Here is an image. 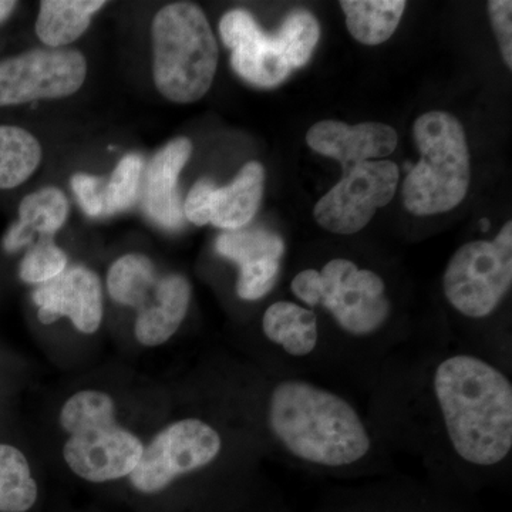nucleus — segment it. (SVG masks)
I'll return each mask as SVG.
<instances>
[{
  "mask_svg": "<svg viewBox=\"0 0 512 512\" xmlns=\"http://www.w3.org/2000/svg\"><path fill=\"white\" fill-rule=\"evenodd\" d=\"M433 392L451 448L470 466L493 467L512 450V384L487 360L448 356L437 366Z\"/></svg>",
  "mask_w": 512,
  "mask_h": 512,
  "instance_id": "nucleus-1",
  "label": "nucleus"
},
{
  "mask_svg": "<svg viewBox=\"0 0 512 512\" xmlns=\"http://www.w3.org/2000/svg\"><path fill=\"white\" fill-rule=\"evenodd\" d=\"M268 424L291 456L313 466H352L372 448L369 430L348 400L303 380L276 384Z\"/></svg>",
  "mask_w": 512,
  "mask_h": 512,
  "instance_id": "nucleus-2",
  "label": "nucleus"
},
{
  "mask_svg": "<svg viewBox=\"0 0 512 512\" xmlns=\"http://www.w3.org/2000/svg\"><path fill=\"white\" fill-rule=\"evenodd\" d=\"M151 37L154 83L161 96L191 104L210 92L220 52L200 6L190 2L164 6L154 16Z\"/></svg>",
  "mask_w": 512,
  "mask_h": 512,
  "instance_id": "nucleus-3",
  "label": "nucleus"
},
{
  "mask_svg": "<svg viewBox=\"0 0 512 512\" xmlns=\"http://www.w3.org/2000/svg\"><path fill=\"white\" fill-rule=\"evenodd\" d=\"M413 137L421 160L404 180V207L417 217L454 210L466 198L471 181L463 126L446 111H429L414 121Z\"/></svg>",
  "mask_w": 512,
  "mask_h": 512,
  "instance_id": "nucleus-4",
  "label": "nucleus"
},
{
  "mask_svg": "<svg viewBox=\"0 0 512 512\" xmlns=\"http://www.w3.org/2000/svg\"><path fill=\"white\" fill-rule=\"evenodd\" d=\"M220 35L234 72L252 86L272 89L311 60L320 26L308 10H295L275 35H266L251 13L234 9L222 16Z\"/></svg>",
  "mask_w": 512,
  "mask_h": 512,
  "instance_id": "nucleus-5",
  "label": "nucleus"
},
{
  "mask_svg": "<svg viewBox=\"0 0 512 512\" xmlns=\"http://www.w3.org/2000/svg\"><path fill=\"white\" fill-rule=\"evenodd\" d=\"M291 289L299 301L326 309L340 329L356 338L375 335L392 313L383 279L345 258L332 259L320 271L299 272Z\"/></svg>",
  "mask_w": 512,
  "mask_h": 512,
  "instance_id": "nucleus-6",
  "label": "nucleus"
},
{
  "mask_svg": "<svg viewBox=\"0 0 512 512\" xmlns=\"http://www.w3.org/2000/svg\"><path fill=\"white\" fill-rule=\"evenodd\" d=\"M512 284V224L505 222L494 241L468 242L451 256L444 272L448 303L471 319L498 308Z\"/></svg>",
  "mask_w": 512,
  "mask_h": 512,
  "instance_id": "nucleus-7",
  "label": "nucleus"
},
{
  "mask_svg": "<svg viewBox=\"0 0 512 512\" xmlns=\"http://www.w3.org/2000/svg\"><path fill=\"white\" fill-rule=\"evenodd\" d=\"M221 450L220 433L210 424L192 417L175 421L144 446L131 484L143 494L160 493L177 478L210 466Z\"/></svg>",
  "mask_w": 512,
  "mask_h": 512,
  "instance_id": "nucleus-8",
  "label": "nucleus"
},
{
  "mask_svg": "<svg viewBox=\"0 0 512 512\" xmlns=\"http://www.w3.org/2000/svg\"><path fill=\"white\" fill-rule=\"evenodd\" d=\"M64 431L69 434L64 461L77 477L90 483L130 477L143 456V441L117 423L116 409L77 421Z\"/></svg>",
  "mask_w": 512,
  "mask_h": 512,
  "instance_id": "nucleus-9",
  "label": "nucleus"
},
{
  "mask_svg": "<svg viewBox=\"0 0 512 512\" xmlns=\"http://www.w3.org/2000/svg\"><path fill=\"white\" fill-rule=\"evenodd\" d=\"M86 59L79 50L32 49L0 60V107L64 99L82 89Z\"/></svg>",
  "mask_w": 512,
  "mask_h": 512,
  "instance_id": "nucleus-10",
  "label": "nucleus"
},
{
  "mask_svg": "<svg viewBox=\"0 0 512 512\" xmlns=\"http://www.w3.org/2000/svg\"><path fill=\"white\" fill-rule=\"evenodd\" d=\"M399 167L392 161H367L350 168L313 208L320 227L339 235L362 231L379 208L393 200Z\"/></svg>",
  "mask_w": 512,
  "mask_h": 512,
  "instance_id": "nucleus-11",
  "label": "nucleus"
},
{
  "mask_svg": "<svg viewBox=\"0 0 512 512\" xmlns=\"http://www.w3.org/2000/svg\"><path fill=\"white\" fill-rule=\"evenodd\" d=\"M265 170L261 163L245 164L227 187H217L202 178L188 192L184 215L198 227H214L235 231L254 220L264 197Z\"/></svg>",
  "mask_w": 512,
  "mask_h": 512,
  "instance_id": "nucleus-12",
  "label": "nucleus"
},
{
  "mask_svg": "<svg viewBox=\"0 0 512 512\" xmlns=\"http://www.w3.org/2000/svg\"><path fill=\"white\" fill-rule=\"evenodd\" d=\"M37 316L45 325L72 320L74 328L93 335L103 322V288L97 274L86 266H72L33 292Z\"/></svg>",
  "mask_w": 512,
  "mask_h": 512,
  "instance_id": "nucleus-13",
  "label": "nucleus"
},
{
  "mask_svg": "<svg viewBox=\"0 0 512 512\" xmlns=\"http://www.w3.org/2000/svg\"><path fill=\"white\" fill-rule=\"evenodd\" d=\"M306 143L320 156L339 161L348 173L356 165L390 156L399 137L393 127L383 123L348 126L342 121L323 120L309 128Z\"/></svg>",
  "mask_w": 512,
  "mask_h": 512,
  "instance_id": "nucleus-14",
  "label": "nucleus"
},
{
  "mask_svg": "<svg viewBox=\"0 0 512 512\" xmlns=\"http://www.w3.org/2000/svg\"><path fill=\"white\" fill-rule=\"evenodd\" d=\"M191 153L192 143L188 138H174L154 154L144 171V208L148 217L160 227L177 229L183 225L184 210L177 185Z\"/></svg>",
  "mask_w": 512,
  "mask_h": 512,
  "instance_id": "nucleus-15",
  "label": "nucleus"
},
{
  "mask_svg": "<svg viewBox=\"0 0 512 512\" xmlns=\"http://www.w3.org/2000/svg\"><path fill=\"white\" fill-rule=\"evenodd\" d=\"M190 302L191 285L185 276H160L150 298L137 311L134 333L138 342L148 348L168 342L183 325Z\"/></svg>",
  "mask_w": 512,
  "mask_h": 512,
  "instance_id": "nucleus-16",
  "label": "nucleus"
},
{
  "mask_svg": "<svg viewBox=\"0 0 512 512\" xmlns=\"http://www.w3.org/2000/svg\"><path fill=\"white\" fill-rule=\"evenodd\" d=\"M69 217V201L56 187L26 195L19 205L18 221L10 225L2 239V247L8 254H16L30 248L36 238H52L63 228Z\"/></svg>",
  "mask_w": 512,
  "mask_h": 512,
  "instance_id": "nucleus-17",
  "label": "nucleus"
},
{
  "mask_svg": "<svg viewBox=\"0 0 512 512\" xmlns=\"http://www.w3.org/2000/svg\"><path fill=\"white\" fill-rule=\"evenodd\" d=\"M262 330L269 342L281 346L285 353L293 357L311 355L319 342L315 312L298 303H272L262 318Z\"/></svg>",
  "mask_w": 512,
  "mask_h": 512,
  "instance_id": "nucleus-18",
  "label": "nucleus"
},
{
  "mask_svg": "<svg viewBox=\"0 0 512 512\" xmlns=\"http://www.w3.org/2000/svg\"><path fill=\"white\" fill-rule=\"evenodd\" d=\"M104 0H43L36 20V35L49 49H66L89 29Z\"/></svg>",
  "mask_w": 512,
  "mask_h": 512,
  "instance_id": "nucleus-19",
  "label": "nucleus"
},
{
  "mask_svg": "<svg viewBox=\"0 0 512 512\" xmlns=\"http://www.w3.org/2000/svg\"><path fill=\"white\" fill-rule=\"evenodd\" d=\"M407 3L404 0H342L346 26L357 42L382 45L396 32Z\"/></svg>",
  "mask_w": 512,
  "mask_h": 512,
  "instance_id": "nucleus-20",
  "label": "nucleus"
},
{
  "mask_svg": "<svg viewBox=\"0 0 512 512\" xmlns=\"http://www.w3.org/2000/svg\"><path fill=\"white\" fill-rule=\"evenodd\" d=\"M42 146L30 131L0 124V190H13L36 173Z\"/></svg>",
  "mask_w": 512,
  "mask_h": 512,
  "instance_id": "nucleus-21",
  "label": "nucleus"
},
{
  "mask_svg": "<svg viewBox=\"0 0 512 512\" xmlns=\"http://www.w3.org/2000/svg\"><path fill=\"white\" fill-rule=\"evenodd\" d=\"M158 278L156 266L146 255H124L110 266L107 291L114 302L138 311L150 298Z\"/></svg>",
  "mask_w": 512,
  "mask_h": 512,
  "instance_id": "nucleus-22",
  "label": "nucleus"
},
{
  "mask_svg": "<svg viewBox=\"0 0 512 512\" xmlns=\"http://www.w3.org/2000/svg\"><path fill=\"white\" fill-rule=\"evenodd\" d=\"M215 249L224 258L231 259L239 269L252 268L268 262H281L285 245L275 232L265 228H241L221 234Z\"/></svg>",
  "mask_w": 512,
  "mask_h": 512,
  "instance_id": "nucleus-23",
  "label": "nucleus"
},
{
  "mask_svg": "<svg viewBox=\"0 0 512 512\" xmlns=\"http://www.w3.org/2000/svg\"><path fill=\"white\" fill-rule=\"evenodd\" d=\"M37 500V484L19 448L0 444V512H26Z\"/></svg>",
  "mask_w": 512,
  "mask_h": 512,
  "instance_id": "nucleus-24",
  "label": "nucleus"
},
{
  "mask_svg": "<svg viewBox=\"0 0 512 512\" xmlns=\"http://www.w3.org/2000/svg\"><path fill=\"white\" fill-rule=\"evenodd\" d=\"M143 175V157L138 154H127L121 158L109 180H106L103 215L110 217L130 210L138 200Z\"/></svg>",
  "mask_w": 512,
  "mask_h": 512,
  "instance_id": "nucleus-25",
  "label": "nucleus"
},
{
  "mask_svg": "<svg viewBox=\"0 0 512 512\" xmlns=\"http://www.w3.org/2000/svg\"><path fill=\"white\" fill-rule=\"evenodd\" d=\"M67 264L66 252L52 238L37 239L20 261L19 276L26 284L45 285L62 275Z\"/></svg>",
  "mask_w": 512,
  "mask_h": 512,
  "instance_id": "nucleus-26",
  "label": "nucleus"
},
{
  "mask_svg": "<svg viewBox=\"0 0 512 512\" xmlns=\"http://www.w3.org/2000/svg\"><path fill=\"white\" fill-rule=\"evenodd\" d=\"M72 190L80 207L89 217H100L104 210V188L106 180L94 175L79 173L72 177Z\"/></svg>",
  "mask_w": 512,
  "mask_h": 512,
  "instance_id": "nucleus-27",
  "label": "nucleus"
},
{
  "mask_svg": "<svg viewBox=\"0 0 512 512\" xmlns=\"http://www.w3.org/2000/svg\"><path fill=\"white\" fill-rule=\"evenodd\" d=\"M491 25H493L498 46L508 69L512 67V2L510 0H491L488 2Z\"/></svg>",
  "mask_w": 512,
  "mask_h": 512,
  "instance_id": "nucleus-28",
  "label": "nucleus"
},
{
  "mask_svg": "<svg viewBox=\"0 0 512 512\" xmlns=\"http://www.w3.org/2000/svg\"><path fill=\"white\" fill-rule=\"evenodd\" d=\"M18 5L19 3L13 2V0H0V25L10 19Z\"/></svg>",
  "mask_w": 512,
  "mask_h": 512,
  "instance_id": "nucleus-29",
  "label": "nucleus"
}]
</instances>
